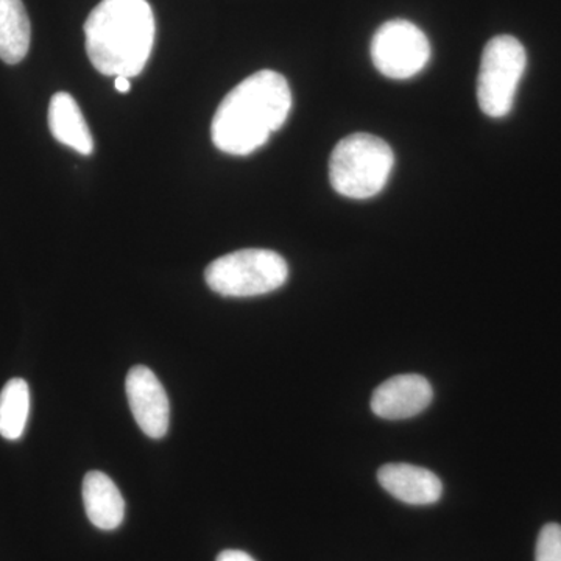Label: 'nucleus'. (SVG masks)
<instances>
[{
  "label": "nucleus",
  "mask_w": 561,
  "mask_h": 561,
  "mask_svg": "<svg viewBox=\"0 0 561 561\" xmlns=\"http://www.w3.org/2000/svg\"><path fill=\"white\" fill-rule=\"evenodd\" d=\"M31 413V389L21 378L11 379L0 391V435L20 440Z\"/></svg>",
  "instance_id": "obj_13"
},
{
  "label": "nucleus",
  "mask_w": 561,
  "mask_h": 561,
  "mask_svg": "<svg viewBox=\"0 0 561 561\" xmlns=\"http://www.w3.org/2000/svg\"><path fill=\"white\" fill-rule=\"evenodd\" d=\"M114 87H116V90L122 92V94H127V92L131 90L130 79H127V77H116Z\"/></svg>",
  "instance_id": "obj_16"
},
{
  "label": "nucleus",
  "mask_w": 561,
  "mask_h": 561,
  "mask_svg": "<svg viewBox=\"0 0 561 561\" xmlns=\"http://www.w3.org/2000/svg\"><path fill=\"white\" fill-rule=\"evenodd\" d=\"M526 68V49L518 39L501 35L486 44L478 79L479 106L486 116L500 119L511 113Z\"/></svg>",
  "instance_id": "obj_5"
},
{
  "label": "nucleus",
  "mask_w": 561,
  "mask_h": 561,
  "mask_svg": "<svg viewBox=\"0 0 561 561\" xmlns=\"http://www.w3.org/2000/svg\"><path fill=\"white\" fill-rule=\"evenodd\" d=\"M290 110L287 80L275 70H260L221 101L210 127L214 146L224 153L247 157L286 124Z\"/></svg>",
  "instance_id": "obj_1"
},
{
  "label": "nucleus",
  "mask_w": 561,
  "mask_h": 561,
  "mask_svg": "<svg viewBox=\"0 0 561 561\" xmlns=\"http://www.w3.org/2000/svg\"><path fill=\"white\" fill-rule=\"evenodd\" d=\"M434 398L431 382L420 375L387 379L371 397V411L383 420H408L430 408Z\"/></svg>",
  "instance_id": "obj_8"
},
{
  "label": "nucleus",
  "mask_w": 561,
  "mask_h": 561,
  "mask_svg": "<svg viewBox=\"0 0 561 561\" xmlns=\"http://www.w3.org/2000/svg\"><path fill=\"white\" fill-rule=\"evenodd\" d=\"M49 128L54 138L62 146L91 154L94 151V139L81 113L79 103L68 92H57L49 105Z\"/></svg>",
  "instance_id": "obj_11"
},
{
  "label": "nucleus",
  "mask_w": 561,
  "mask_h": 561,
  "mask_svg": "<svg viewBox=\"0 0 561 561\" xmlns=\"http://www.w3.org/2000/svg\"><path fill=\"white\" fill-rule=\"evenodd\" d=\"M32 27L22 0H0V60L18 65L31 49Z\"/></svg>",
  "instance_id": "obj_12"
},
{
  "label": "nucleus",
  "mask_w": 561,
  "mask_h": 561,
  "mask_svg": "<svg viewBox=\"0 0 561 561\" xmlns=\"http://www.w3.org/2000/svg\"><path fill=\"white\" fill-rule=\"evenodd\" d=\"M535 561H561V526L549 523L538 535Z\"/></svg>",
  "instance_id": "obj_14"
},
{
  "label": "nucleus",
  "mask_w": 561,
  "mask_h": 561,
  "mask_svg": "<svg viewBox=\"0 0 561 561\" xmlns=\"http://www.w3.org/2000/svg\"><path fill=\"white\" fill-rule=\"evenodd\" d=\"M88 57L103 76H139L154 43V16L147 0H102L84 22Z\"/></svg>",
  "instance_id": "obj_2"
},
{
  "label": "nucleus",
  "mask_w": 561,
  "mask_h": 561,
  "mask_svg": "<svg viewBox=\"0 0 561 561\" xmlns=\"http://www.w3.org/2000/svg\"><path fill=\"white\" fill-rule=\"evenodd\" d=\"M378 481L394 500L409 505H431L440 501L443 483L435 472L409 463H387Z\"/></svg>",
  "instance_id": "obj_9"
},
{
  "label": "nucleus",
  "mask_w": 561,
  "mask_h": 561,
  "mask_svg": "<svg viewBox=\"0 0 561 561\" xmlns=\"http://www.w3.org/2000/svg\"><path fill=\"white\" fill-rule=\"evenodd\" d=\"M133 416L147 437H164L171 424V402L164 387L150 368L136 365L125 381Z\"/></svg>",
  "instance_id": "obj_7"
},
{
  "label": "nucleus",
  "mask_w": 561,
  "mask_h": 561,
  "mask_svg": "<svg viewBox=\"0 0 561 561\" xmlns=\"http://www.w3.org/2000/svg\"><path fill=\"white\" fill-rule=\"evenodd\" d=\"M83 504L88 518L98 529L114 530L124 523V496L105 472L90 471L84 476Z\"/></svg>",
  "instance_id": "obj_10"
},
{
  "label": "nucleus",
  "mask_w": 561,
  "mask_h": 561,
  "mask_svg": "<svg viewBox=\"0 0 561 561\" xmlns=\"http://www.w3.org/2000/svg\"><path fill=\"white\" fill-rule=\"evenodd\" d=\"M371 58L375 68L387 79H412L430 61V39L412 22L389 21L373 36Z\"/></svg>",
  "instance_id": "obj_6"
},
{
  "label": "nucleus",
  "mask_w": 561,
  "mask_h": 561,
  "mask_svg": "<svg viewBox=\"0 0 561 561\" xmlns=\"http://www.w3.org/2000/svg\"><path fill=\"white\" fill-rule=\"evenodd\" d=\"M289 278V265L276 251L245 249L210 262L205 280L221 297L249 298L278 290Z\"/></svg>",
  "instance_id": "obj_4"
},
{
  "label": "nucleus",
  "mask_w": 561,
  "mask_h": 561,
  "mask_svg": "<svg viewBox=\"0 0 561 561\" xmlns=\"http://www.w3.org/2000/svg\"><path fill=\"white\" fill-rule=\"evenodd\" d=\"M393 164V150L386 140L368 133L346 136L332 150V187L354 201L375 197L386 187Z\"/></svg>",
  "instance_id": "obj_3"
},
{
  "label": "nucleus",
  "mask_w": 561,
  "mask_h": 561,
  "mask_svg": "<svg viewBox=\"0 0 561 561\" xmlns=\"http://www.w3.org/2000/svg\"><path fill=\"white\" fill-rule=\"evenodd\" d=\"M216 561H256L249 553L243 551H236V549H228L219 553Z\"/></svg>",
  "instance_id": "obj_15"
}]
</instances>
